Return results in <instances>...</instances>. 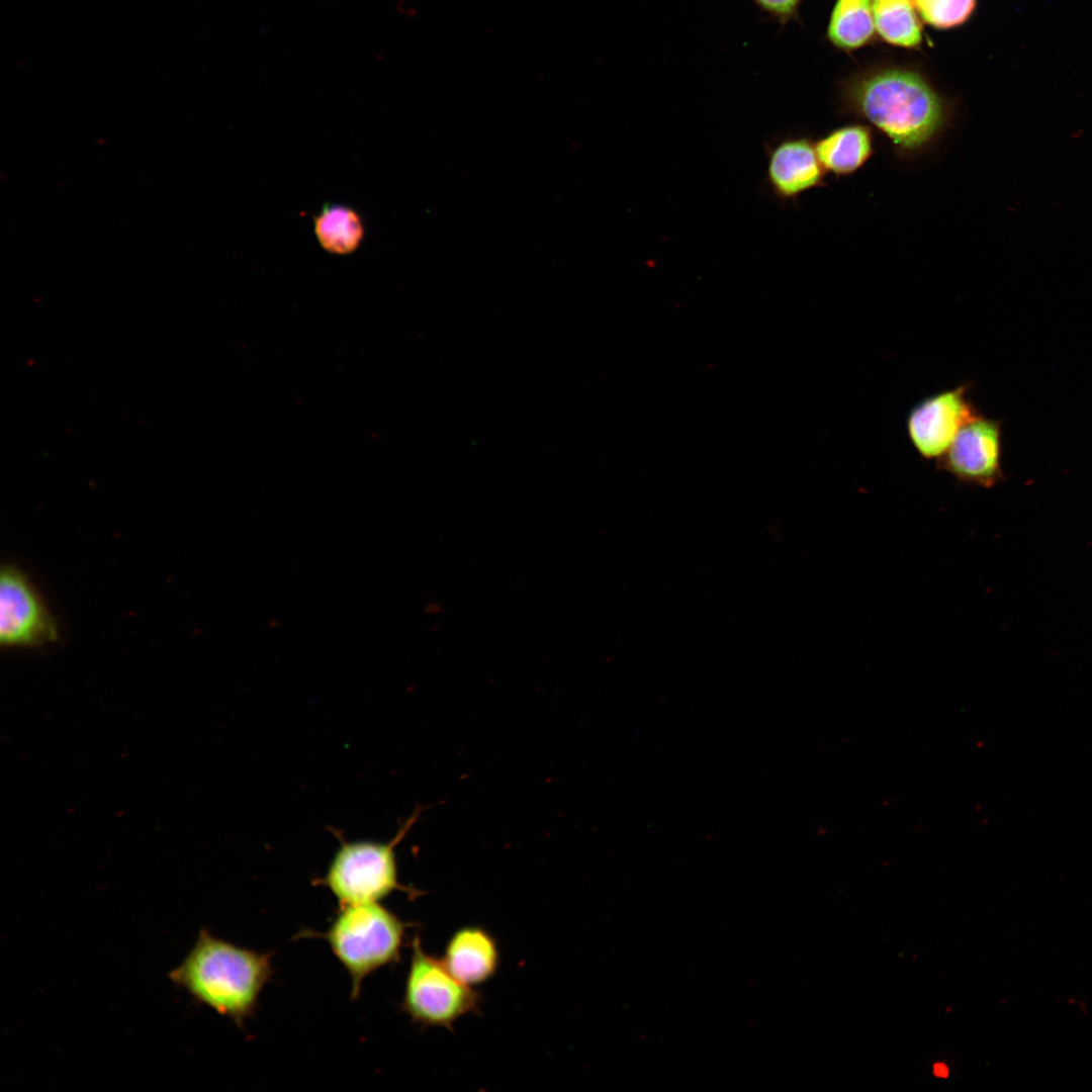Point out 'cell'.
I'll list each match as a JSON object with an SVG mask.
<instances>
[{"mask_svg": "<svg viewBox=\"0 0 1092 1092\" xmlns=\"http://www.w3.org/2000/svg\"><path fill=\"white\" fill-rule=\"evenodd\" d=\"M763 149L764 181L777 201L795 202L805 192L827 186L812 136L789 133L765 142Z\"/></svg>", "mask_w": 1092, "mask_h": 1092, "instance_id": "cell-9", "label": "cell"}, {"mask_svg": "<svg viewBox=\"0 0 1092 1092\" xmlns=\"http://www.w3.org/2000/svg\"><path fill=\"white\" fill-rule=\"evenodd\" d=\"M417 809L388 842L346 841L340 847L323 878L315 885L328 888L340 907L380 902L395 891L417 897L421 892L405 887L398 880L395 846L416 823Z\"/></svg>", "mask_w": 1092, "mask_h": 1092, "instance_id": "cell-4", "label": "cell"}, {"mask_svg": "<svg viewBox=\"0 0 1092 1092\" xmlns=\"http://www.w3.org/2000/svg\"><path fill=\"white\" fill-rule=\"evenodd\" d=\"M408 926L379 902L340 907L321 936L348 972L354 999L368 975L399 961Z\"/></svg>", "mask_w": 1092, "mask_h": 1092, "instance_id": "cell-3", "label": "cell"}, {"mask_svg": "<svg viewBox=\"0 0 1092 1092\" xmlns=\"http://www.w3.org/2000/svg\"><path fill=\"white\" fill-rule=\"evenodd\" d=\"M313 233L318 246L334 256H349L357 252L366 236L361 213L345 203L326 202L312 215Z\"/></svg>", "mask_w": 1092, "mask_h": 1092, "instance_id": "cell-12", "label": "cell"}, {"mask_svg": "<svg viewBox=\"0 0 1092 1092\" xmlns=\"http://www.w3.org/2000/svg\"><path fill=\"white\" fill-rule=\"evenodd\" d=\"M874 30V0H837L827 29L832 43L855 50L870 40Z\"/></svg>", "mask_w": 1092, "mask_h": 1092, "instance_id": "cell-13", "label": "cell"}, {"mask_svg": "<svg viewBox=\"0 0 1092 1092\" xmlns=\"http://www.w3.org/2000/svg\"><path fill=\"white\" fill-rule=\"evenodd\" d=\"M767 20L784 26L798 18L803 0H749Z\"/></svg>", "mask_w": 1092, "mask_h": 1092, "instance_id": "cell-16", "label": "cell"}, {"mask_svg": "<svg viewBox=\"0 0 1092 1092\" xmlns=\"http://www.w3.org/2000/svg\"><path fill=\"white\" fill-rule=\"evenodd\" d=\"M977 0H913L920 17L936 28H950L964 23L975 9Z\"/></svg>", "mask_w": 1092, "mask_h": 1092, "instance_id": "cell-15", "label": "cell"}, {"mask_svg": "<svg viewBox=\"0 0 1092 1092\" xmlns=\"http://www.w3.org/2000/svg\"><path fill=\"white\" fill-rule=\"evenodd\" d=\"M933 1073L936 1077L946 1078L948 1076V1070L944 1064L937 1063L934 1065Z\"/></svg>", "mask_w": 1092, "mask_h": 1092, "instance_id": "cell-17", "label": "cell"}, {"mask_svg": "<svg viewBox=\"0 0 1092 1092\" xmlns=\"http://www.w3.org/2000/svg\"><path fill=\"white\" fill-rule=\"evenodd\" d=\"M59 630L27 576L12 565L0 573V642L6 647H38L58 639Z\"/></svg>", "mask_w": 1092, "mask_h": 1092, "instance_id": "cell-6", "label": "cell"}, {"mask_svg": "<svg viewBox=\"0 0 1092 1092\" xmlns=\"http://www.w3.org/2000/svg\"><path fill=\"white\" fill-rule=\"evenodd\" d=\"M843 112L868 121L898 157L914 158L933 147L950 125L948 101L919 73L887 68L849 82Z\"/></svg>", "mask_w": 1092, "mask_h": 1092, "instance_id": "cell-1", "label": "cell"}, {"mask_svg": "<svg viewBox=\"0 0 1092 1092\" xmlns=\"http://www.w3.org/2000/svg\"><path fill=\"white\" fill-rule=\"evenodd\" d=\"M271 958V953L239 946L201 928L192 948L168 978L195 1003L242 1027L274 973Z\"/></svg>", "mask_w": 1092, "mask_h": 1092, "instance_id": "cell-2", "label": "cell"}, {"mask_svg": "<svg viewBox=\"0 0 1092 1092\" xmlns=\"http://www.w3.org/2000/svg\"><path fill=\"white\" fill-rule=\"evenodd\" d=\"M1001 455V422L981 414L961 428L935 467L961 483L991 488L1004 478Z\"/></svg>", "mask_w": 1092, "mask_h": 1092, "instance_id": "cell-8", "label": "cell"}, {"mask_svg": "<svg viewBox=\"0 0 1092 1092\" xmlns=\"http://www.w3.org/2000/svg\"><path fill=\"white\" fill-rule=\"evenodd\" d=\"M875 28L886 41L904 48L917 47L921 25L911 0H874Z\"/></svg>", "mask_w": 1092, "mask_h": 1092, "instance_id": "cell-14", "label": "cell"}, {"mask_svg": "<svg viewBox=\"0 0 1092 1092\" xmlns=\"http://www.w3.org/2000/svg\"><path fill=\"white\" fill-rule=\"evenodd\" d=\"M481 994L457 979L442 959L428 953L421 938L412 941V956L401 1009L422 1027H445L480 1011Z\"/></svg>", "mask_w": 1092, "mask_h": 1092, "instance_id": "cell-5", "label": "cell"}, {"mask_svg": "<svg viewBox=\"0 0 1092 1092\" xmlns=\"http://www.w3.org/2000/svg\"><path fill=\"white\" fill-rule=\"evenodd\" d=\"M441 959L457 979L474 987L496 974L499 950L489 931L481 926L467 925L451 935Z\"/></svg>", "mask_w": 1092, "mask_h": 1092, "instance_id": "cell-10", "label": "cell"}, {"mask_svg": "<svg viewBox=\"0 0 1092 1092\" xmlns=\"http://www.w3.org/2000/svg\"><path fill=\"white\" fill-rule=\"evenodd\" d=\"M969 383L928 395L914 404L906 418V432L916 452L937 460L961 428L981 415L969 397Z\"/></svg>", "mask_w": 1092, "mask_h": 1092, "instance_id": "cell-7", "label": "cell"}, {"mask_svg": "<svg viewBox=\"0 0 1092 1092\" xmlns=\"http://www.w3.org/2000/svg\"><path fill=\"white\" fill-rule=\"evenodd\" d=\"M816 152L827 174L848 177L862 169L875 154L870 125L848 123L827 131L815 141Z\"/></svg>", "mask_w": 1092, "mask_h": 1092, "instance_id": "cell-11", "label": "cell"}]
</instances>
